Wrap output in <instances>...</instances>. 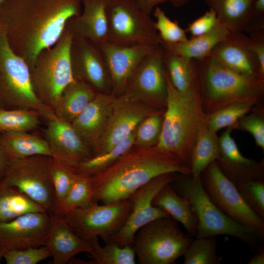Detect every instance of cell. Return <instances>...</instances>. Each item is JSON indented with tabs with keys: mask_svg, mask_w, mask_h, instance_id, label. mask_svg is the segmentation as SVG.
Returning <instances> with one entry per match:
<instances>
[{
	"mask_svg": "<svg viewBox=\"0 0 264 264\" xmlns=\"http://www.w3.org/2000/svg\"><path fill=\"white\" fill-rule=\"evenodd\" d=\"M82 0H3L0 21L9 45L30 70L44 49L58 41L66 24L82 12Z\"/></svg>",
	"mask_w": 264,
	"mask_h": 264,
	"instance_id": "obj_1",
	"label": "cell"
},
{
	"mask_svg": "<svg viewBox=\"0 0 264 264\" xmlns=\"http://www.w3.org/2000/svg\"><path fill=\"white\" fill-rule=\"evenodd\" d=\"M167 173L190 175L191 170L155 147L130 150L90 176L95 201L107 204L128 199L153 178Z\"/></svg>",
	"mask_w": 264,
	"mask_h": 264,
	"instance_id": "obj_2",
	"label": "cell"
},
{
	"mask_svg": "<svg viewBox=\"0 0 264 264\" xmlns=\"http://www.w3.org/2000/svg\"><path fill=\"white\" fill-rule=\"evenodd\" d=\"M167 93L161 134L154 146L190 169L191 155L197 135L206 124L200 86L185 92L176 90L165 68ZM191 170V169H190Z\"/></svg>",
	"mask_w": 264,
	"mask_h": 264,
	"instance_id": "obj_3",
	"label": "cell"
},
{
	"mask_svg": "<svg viewBox=\"0 0 264 264\" xmlns=\"http://www.w3.org/2000/svg\"><path fill=\"white\" fill-rule=\"evenodd\" d=\"M197 61L202 106L206 114L235 102L262 97L264 79L239 73L210 56Z\"/></svg>",
	"mask_w": 264,
	"mask_h": 264,
	"instance_id": "obj_4",
	"label": "cell"
},
{
	"mask_svg": "<svg viewBox=\"0 0 264 264\" xmlns=\"http://www.w3.org/2000/svg\"><path fill=\"white\" fill-rule=\"evenodd\" d=\"M170 184L189 203L197 220L196 238L228 235L249 245H254L259 238L252 230L231 219L211 200L201 183L200 177L194 179L190 175L174 173Z\"/></svg>",
	"mask_w": 264,
	"mask_h": 264,
	"instance_id": "obj_5",
	"label": "cell"
},
{
	"mask_svg": "<svg viewBox=\"0 0 264 264\" xmlns=\"http://www.w3.org/2000/svg\"><path fill=\"white\" fill-rule=\"evenodd\" d=\"M0 109L28 110L47 120L55 114L37 97L32 86L28 66L8 43L0 21Z\"/></svg>",
	"mask_w": 264,
	"mask_h": 264,
	"instance_id": "obj_6",
	"label": "cell"
},
{
	"mask_svg": "<svg viewBox=\"0 0 264 264\" xmlns=\"http://www.w3.org/2000/svg\"><path fill=\"white\" fill-rule=\"evenodd\" d=\"M72 40L70 33L65 28L52 46L38 54L30 70L35 95L53 110L64 88L75 80L70 58Z\"/></svg>",
	"mask_w": 264,
	"mask_h": 264,
	"instance_id": "obj_7",
	"label": "cell"
},
{
	"mask_svg": "<svg viewBox=\"0 0 264 264\" xmlns=\"http://www.w3.org/2000/svg\"><path fill=\"white\" fill-rule=\"evenodd\" d=\"M192 241L169 216L141 227L132 246L141 264H172L183 256Z\"/></svg>",
	"mask_w": 264,
	"mask_h": 264,
	"instance_id": "obj_8",
	"label": "cell"
},
{
	"mask_svg": "<svg viewBox=\"0 0 264 264\" xmlns=\"http://www.w3.org/2000/svg\"><path fill=\"white\" fill-rule=\"evenodd\" d=\"M106 13V43L120 46H160L154 21L134 0H107Z\"/></svg>",
	"mask_w": 264,
	"mask_h": 264,
	"instance_id": "obj_9",
	"label": "cell"
},
{
	"mask_svg": "<svg viewBox=\"0 0 264 264\" xmlns=\"http://www.w3.org/2000/svg\"><path fill=\"white\" fill-rule=\"evenodd\" d=\"M51 157L38 155L10 160L0 187H15L47 213H54L56 199L49 174Z\"/></svg>",
	"mask_w": 264,
	"mask_h": 264,
	"instance_id": "obj_10",
	"label": "cell"
},
{
	"mask_svg": "<svg viewBox=\"0 0 264 264\" xmlns=\"http://www.w3.org/2000/svg\"><path fill=\"white\" fill-rule=\"evenodd\" d=\"M130 199L119 202L94 204L69 211L63 219L82 239L101 238L105 243L123 226L132 209Z\"/></svg>",
	"mask_w": 264,
	"mask_h": 264,
	"instance_id": "obj_11",
	"label": "cell"
},
{
	"mask_svg": "<svg viewBox=\"0 0 264 264\" xmlns=\"http://www.w3.org/2000/svg\"><path fill=\"white\" fill-rule=\"evenodd\" d=\"M200 179L208 197L222 212L260 236H264V220L247 205L235 185L221 172L216 161L203 171Z\"/></svg>",
	"mask_w": 264,
	"mask_h": 264,
	"instance_id": "obj_12",
	"label": "cell"
},
{
	"mask_svg": "<svg viewBox=\"0 0 264 264\" xmlns=\"http://www.w3.org/2000/svg\"><path fill=\"white\" fill-rule=\"evenodd\" d=\"M174 173L159 176L137 190L129 199L132 211L123 226L106 242H112L120 247L132 246L137 232L148 223L160 218L170 216L162 209L153 205L152 201L158 192L170 183Z\"/></svg>",
	"mask_w": 264,
	"mask_h": 264,
	"instance_id": "obj_13",
	"label": "cell"
},
{
	"mask_svg": "<svg viewBox=\"0 0 264 264\" xmlns=\"http://www.w3.org/2000/svg\"><path fill=\"white\" fill-rule=\"evenodd\" d=\"M160 111L124 94L116 96L107 126L92 150V156L109 151L134 132L145 117Z\"/></svg>",
	"mask_w": 264,
	"mask_h": 264,
	"instance_id": "obj_14",
	"label": "cell"
},
{
	"mask_svg": "<svg viewBox=\"0 0 264 264\" xmlns=\"http://www.w3.org/2000/svg\"><path fill=\"white\" fill-rule=\"evenodd\" d=\"M163 56L161 45L146 56L123 94L157 110L165 107L167 88Z\"/></svg>",
	"mask_w": 264,
	"mask_h": 264,
	"instance_id": "obj_15",
	"label": "cell"
},
{
	"mask_svg": "<svg viewBox=\"0 0 264 264\" xmlns=\"http://www.w3.org/2000/svg\"><path fill=\"white\" fill-rule=\"evenodd\" d=\"M49 214L33 212L0 223V262L6 251L46 246Z\"/></svg>",
	"mask_w": 264,
	"mask_h": 264,
	"instance_id": "obj_16",
	"label": "cell"
},
{
	"mask_svg": "<svg viewBox=\"0 0 264 264\" xmlns=\"http://www.w3.org/2000/svg\"><path fill=\"white\" fill-rule=\"evenodd\" d=\"M70 58L75 80L87 83L96 92L109 93L111 80L99 44L86 39L72 38Z\"/></svg>",
	"mask_w": 264,
	"mask_h": 264,
	"instance_id": "obj_17",
	"label": "cell"
},
{
	"mask_svg": "<svg viewBox=\"0 0 264 264\" xmlns=\"http://www.w3.org/2000/svg\"><path fill=\"white\" fill-rule=\"evenodd\" d=\"M46 121L45 139L51 157L72 168L92 157L91 148L71 123L56 115Z\"/></svg>",
	"mask_w": 264,
	"mask_h": 264,
	"instance_id": "obj_18",
	"label": "cell"
},
{
	"mask_svg": "<svg viewBox=\"0 0 264 264\" xmlns=\"http://www.w3.org/2000/svg\"><path fill=\"white\" fill-rule=\"evenodd\" d=\"M109 70L113 95L123 94L144 58L159 46L100 44Z\"/></svg>",
	"mask_w": 264,
	"mask_h": 264,
	"instance_id": "obj_19",
	"label": "cell"
},
{
	"mask_svg": "<svg viewBox=\"0 0 264 264\" xmlns=\"http://www.w3.org/2000/svg\"><path fill=\"white\" fill-rule=\"evenodd\" d=\"M226 128L219 137V153L215 160L221 172L235 185L252 180H264V160L257 161L244 156L231 132Z\"/></svg>",
	"mask_w": 264,
	"mask_h": 264,
	"instance_id": "obj_20",
	"label": "cell"
},
{
	"mask_svg": "<svg viewBox=\"0 0 264 264\" xmlns=\"http://www.w3.org/2000/svg\"><path fill=\"white\" fill-rule=\"evenodd\" d=\"M210 57L239 73L262 78L251 40L243 32L230 33L211 52Z\"/></svg>",
	"mask_w": 264,
	"mask_h": 264,
	"instance_id": "obj_21",
	"label": "cell"
},
{
	"mask_svg": "<svg viewBox=\"0 0 264 264\" xmlns=\"http://www.w3.org/2000/svg\"><path fill=\"white\" fill-rule=\"evenodd\" d=\"M115 98L112 94L97 92L94 99L71 123L92 151L107 126Z\"/></svg>",
	"mask_w": 264,
	"mask_h": 264,
	"instance_id": "obj_22",
	"label": "cell"
},
{
	"mask_svg": "<svg viewBox=\"0 0 264 264\" xmlns=\"http://www.w3.org/2000/svg\"><path fill=\"white\" fill-rule=\"evenodd\" d=\"M107 0H82L83 10L77 17L69 19L65 28L72 38H83L101 44L107 42Z\"/></svg>",
	"mask_w": 264,
	"mask_h": 264,
	"instance_id": "obj_23",
	"label": "cell"
},
{
	"mask_svg": "<svg viewBox=\"0 0 264 264\" xmlns=\"http://www.w3.org/2000/svg\"><path fill=\"white\" fill-rule=\"evenodd\" d=\"M49 214L50 225L46 246L51 252L54 264H66L79 253L90 252L89 241L77 235L60 216L55 213Z\"/></svg>",
	"mask_w": 264,
	"mask_h": 264,
	"instance_id": "obj_24",
	"label": "cell"
},
{
	"mask_svg": "<svg viewBox=\"0 0 264 264\" xmlns=\"http://www.w3.org/2000/svg\"><path fill=\"white\" fill-rule=\"evenodd\" d=\"M230 33L246 32L254 17L256 0H204Z\"/></svg>",
	"mask_w": 264,
	"mask_h": 264,
	"instance_id": "obj_25",
	"label": "cell"
},
{
	"mask_svg": "<svg viewBox=\"0 0 264 264\" xmlns=\"http://www.w3.org/2000/svg\"><path fill=\"white\" fill-rule=\"evenodd\" d=\"M0 143L10 160L38 155L51 156L45 139L29 132H1Z\"/></svg>",
	"mask_w": 264,
	"mask_h": 264,
	"instance_id": "obj_26",
	"label": "cell"
},
{
	"mask_svg": "<svg viewBox=\"0 0 264 264\" xmlns=\"http://www.w3.org/2000/svg\"><path fill=\"white\" fill-rule=\"evenodd\" d=\"M152 204L162 209L179 222L189 235H196L198 224L196 216L188 201L179 195L170 183L158 192L153 199Z\"/></svg>",
	"mask_w": 264,
	"mask_h": 264,
	"instance_id": "obj_27",
	"label": "cell"
},
{
	"mask_svg": "<svg viewBox=\"0 0 264 264\" xmlns=\"http://www.w3.org/2000/svg\"><path fill=\"white\" fill-rule=\"evenodd\" d=\"M96 94V91L87 83L74 80L62 91L54 112L58 117L71 123Z\"/></svg>",
	"mask_w": 264,
	"mask_h": 264,
	"instance_id": "obj_28",
	"label": "cell"
},
{
	"mask_svg": "<svg viewBox=\"0 0 264 264\" xmlns=\"http://www.w3.org/2000/svg\"><path fill=\"white\" fill-rule=\"evenodd\" d=\"M230 33L220 23L210 32L174 44L161 43V46L176 55L199 60L209 57L213 49Z\"/></svg>",
	"mask_w": 264,
	"mask_h": 264,
	"instance_id": "obj_29",
	"label": "cell"
},
{
	"mask_svg": "<svg viewBox=\"0 0 264 264\" xmlns=\"http://www.w3.org/2000/svg\"><path fill=\"white\" fill-rule=\"evenodd\" d=\"M162 48L164 66L175 88L180 92H185L199 87L197 60L176 55Z\"/></svg>",
	"mask_w": 264,
	"mask_h": 264,
	"instance_id": "obj_30",
	"label": "cell"
},
{
	"mask_svg": "<svg viewBox=\"0 0 264 264\" xmlns=\"http://www.w3.org/2000/svg\"><path fill=\"white\" fill-rule=\"evenodd\" d=\"M219 153V137L205 124L199 130L191 153V174L194 179L217 158Z\"/></svg>",
	"mask_w": 264,
	"mask_h": 264,
	"instance_id": "obj_31",
	"label": "cell"
},
{
	"mask_svg": "<svg viewBox=\"0 0 264 264\" xmlns=\"http://www.w3.org/2000/svg\"><path fill=\"white\" fill-rule=\"evenodd\" d=\"M33 212L46 211L18 189L0 187V223Z\"/></svg>",
	"mask_w": 264,
	"mask_h": 264,
	"instance_id": "obj_32",
	"label": "cell"
},
{
	"mask_svg": "<svg viewBox=\"0 0 264 264\" xmlns=\"http://www.w3.org/2000/svg\"><path fill=\"white\" fill-rule=\"evenodd\" d=\"M96 203H98L95 199L90 176L75 172L70 189L62 201L57 206L54 213L62 216L72 210L87 208Z\"/></svg>",
	"mask_w": 264,
	"mask_h": 264,
	"instance_id": "obj_33",
	"label": "cell"
},
{
	"mask_svg": "<svg viewBox=\"0 0 264 264\" xmlns=\"http://www.w3.org/2000/svg\"><path fill=\"white\" fill-rule=\"evenodd\" d=\"M259 100L252 98L235 102L206 114V126L215 132L225 128L234 129L239 120L250 112Z\"/></svg>",
	"mask_w": 264,
	"mask_h": 264,
	"instance_id": "obj_34",
	"label": "cell"
},
{
	"mask_svg": "<svg viewBox=\"0 0 264 264\" xmlns=\"http://www.w3.org/2000/svg\"><path fill=\"white\" fill-rule=\"evenodd\" d=\"M134 138L135 131L109 151L93 156L72 168L78 174L90 176L107 168L131 150L134 144Z\"/></svg>",
	"mask_w": 264,
	"mask_h": 264,
	"instance_id": "obj_35",
	"label": "cell"
},
{
	"mask_svg": "<svg viewBox=\"0 0 264 264\" xmlns=\"http://www.w3.org/2000/svg\"><path fill=\"white\" fill-rule=\"evenodd\" d=\"M91 245V264H135V254L132 246L120 247L108 242L102 246L97 238L89 241Z\"/></svg>",
	"mask_w": 264,
	"mask_h": 264,
	"instance_id": "obj_36",
	"label": "cell"
},
{
	"mask_svg": "<svg viewBox=\"0 0 264 264\" xmlns=\"http://www.w3.org/2000/svg\"><path fill=\"white\" fill-rule=\"evenodd\" d=\"M41 115L28 110L0 109V132L9 131L30 132L40 125Z\"/></svg>",
	"mask_w": 264,
	"mask_h": 264,
	"instance_id": "obj_37",
	"label": "cell"
},
{
	"mask_svg": "<svg viewBox=\"0 0 264 264\" xmlns=\"http://www.w3.org/2000/svg\"><path fill=\"white\" fill-rule=\"evenodd\" d=\"M183 256L184 264H219L222 261L217 253L215 237L196 238Z\"/></svg>",
	"mask_w": 264,
	"mask_h": 264,
	"instance_id": "obj_38",
	"label": "cell"
},
{
	"mask_svg": "<svg viewBox=\"0 0 264 264\" xmlns=\"http://www.w3.org/2000/svg\"><path fill=\"white\" fill-rule=\"evenodd\" d=\"M164 111L149 115L138 124L134 138V144L138 148H149L157 144L161 132Z\"/></svg>",
	"mask_w": 264,
	"mask_h": 264,
	"instance_id": "obj_39",
	"label": "cell"
},
{
	"mask_svg": "<svg viewBox=\"0 0 264 264\" xmlns=\"http://www.w3.org/2000/svg\"><path fill=\"white\" fill-rule=\"evenodd\" d=\"M49 174L55 195L57 207L70 189L74 180L75 172L72 167L51 157Z\"/></svg>",
	"mask_w": 264,
	"mask_h": 264,
	"instance_id": "obj_40",
	"label": "cell"
},
{
	"mask_svg": "<svg viewBox=\"0 0 264 264\" xmlns=\"http://www.w3.org/2000/svg\"><path fill=\"white\" fill-rule=\"evenodd\" d=\"M154 15L156 19L155 27L161 43L174 44L188 40L186 30L180 26L177 21L171 20L160 7L154 8Z\"/></svg>",
	"mask_w": 264,
	"mask_h": 264,
	"instance_id": "obj_41",
	"label": "cell"
},
{
	"mask_svg": "<svg viewBox=\"0 0 264 264\" xmlns=\"http://www.w3.org/2000/svg\"><path fill=\"white\" fill-rule=\"evenodd\" d=\"M235 186L247 205L264 220V180L249 181Z\"/></svg>",
	"mask_w": 264,
	"mask_h": 264,
	"instance_id": "obj_42",
	"label": "cell"
},
{
	"mask_svg": "<svg viewBox=\"0 0 264 264\" xmlns=\"http://www.w3.org/2000/svg\"><path fill=\"white\" fill-rule=\"evenodd\" d=\"M234 129L249 132L257 146L264 150V111L262 107L253 108L236 124Z\"/></svg>",
	"mask_w": 264,
	"mask_h": 264,
	"instance_id": "obj_43",
	"label": "cell"
},
{
	"mask_svg": "<svg viewBox=\"0 0 264 264\" xmlns=\"http://www.w3.org/2000/svg\"><path fill=\"white\" fill-rule=\"evenodd\" d=\"M51 257L47 246L6 251L3 258L7 264H37Z\"/></svg>",
	"mask_w": 264,
	"mask_h": 264,
	"instance_id": "obj_44",
	"label": "cell"
},
{
	"mask_svg": "<svg viewBox=\"0 0 264 264\" xmlns=\"http://www.w3.org/2000/svg\"><path fill=\"white\" fill-rule=\"evenodd\" d=\"M219 23L216 12L212 9L207 11L188 24L185 30L192 37L206 34L213 29Z\"/></svg>",
	"mask_w": 264,
	"mask_h": 264,
	"instance_id": "obj_45",
	"label": "cell"
},
{
	"mask_svg": "<svg viewBox=\"0 0 264 264\" xmlns=\"http://www.w3.org/2000/svg\"><path fill=\"white\" fill-rule=\"evenodd\" d=\"M252 47L259 66L260 74L264 78V29L250 32Z\"/></svg>",
	"mask_w": 264,
	"mask_h": 264,
	"instance_id": "obj_46",
	"label": "cell"
},
{
	"mask_svg": "<svg viewBox=\"0 0 264 264\" xmlns=\"http://www.w3.org/2000/svg\"><path fill=\"white\" fill-rule=\"evenodd\" d=\"M264 0H256L254 6V17L249 25L251 29H264Z\"/></svg>",
	"mask_w": 264,
	"mask_h": 264,
	"instance_id": "obj_47",
	"label": "cell"
},
{
	"mask_svg": "<svg viewBox=\"0 0 264 264\" xmlns=\"http://www.w3.org/2000/svg\"><path fill=\"white\" fill-rule=\"evenodd\" d=\"M134 1L143 11L150 15L158 4L168 2L170 0H134Z\"/></svg>",
	"mask_w": 264,
	"mask_h": 264,
	"instance_id": "obj_48",
	"label": "cell"
},
{
	"mask_svg": "<svg viewBox=\"0 0 264 264\" xmlns=\"http://www.w3.org/2000/svg\"><path fill=\"white\" fill-rule=\"evenodd\" d=\"M10 160L0 143V182L4 177L8 169Z\"/></svg>",
	"mask_w": 264,
	"mask_h": 264,
	"instance_id": "obj_49",
	"label": "cell"
},
{
	"mask_svg": "<svg viewBox=\"0 0 264 264\" xmlns=\"http://www.w3.org/2000/svg\"><path fill=\"white\" fill-rule=\"evenodd\" d=\"M248 264H264V251L261 248L248 261Z\"/></svg>",
	"mask_w": 264,
	"mask_h": 264,
	"instance_id": "obj_50",
	"label": "cell"
},
{
	"mask_svg": "<svg viewBox=\"0 0 264 264\" xmlns=\"http://www.w3.org/2000/svg\"><path fill=\"white\" fill-rule=\"evenodd\" d=\"M190 0H170L169 2L176 8L184 6L187 4Z\"/></svg>",
	"mask_w": 264,
	"mask_h": 264,
	"instance_id": "obj_51",
	"label": "cell"
},
{
	"mask_svg": "<svg viewBox=\"0 0 264 264\" xmlns=\"http://www.w3.org/2000/svg\"><path fill=\"white\" fill-rule=\"evenodd\" d=\"M2 1L3 0H0V4L2 2Z\"/></svg>",
	"mask_w": 264,
	"mask_h": 264,
	"instance_id": "obj_52",
	"label": "cell"
}]
</instances>
